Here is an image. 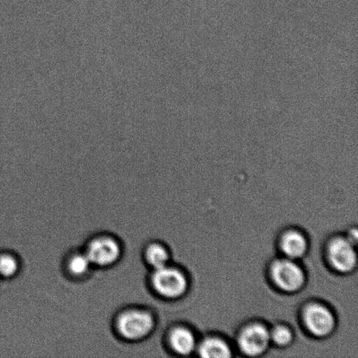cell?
Listing matches in <instances>:
<instances>
[{
  "instance_id": "1",
  "label": "cell",
  "mask_w": 358,
  "mask_h": 358,
  "mask_svg": "<svg viewBox=\"0 0 358 358\" xmlns=\"http://www.w3.org/2000/svg\"><path fill=\"white\" fill-rule=\"evenodd\" d=\"M154 327L152 315L133 310L124 312L117 321V329L122 338L139 340L150 334Z\"/></svg>"
},
{
  "instance_id": "2",
  "label": "cell",
  "mask_w": 358,
  "mask_h": 358,
  "mask_svg": "<svg viewBox=\"0 0 358 358\" xmlns=\"http://www.w3.org/2000/svg\"><path fill=\"white\" fill-rule=\"evenodd\" d=\"M152 284L157 293L168 298L181 296L186 289L184 275L179 270L167 266L156 269L152 275Z\"/></svg>"
},
{
  "instance_id": "3",
  "label": "cell",
  "mask_w": 358,
  "mask_h": 358,
  "mask_svg": "<svg viewBox=\"0 0 358 358\" xmlns=\"http://www.w3.org/2000/svg\"><path fill=\"white\" fill-rule=\"evenodd\" d=\"M86 255L92 265L104 268L117 262L120 258L121 248L113 238L101 237L90 242Z\"/></svg>"
},
{
  "instance_id": "4",
  "label": "cell",
  "mask_w": 358,
  "mask_h": 358,
  "mask_svg": "<svg viewBox=\"0 0 358 358\" xmlns=\"http://www.w3.org/2000/svg\"><path fill=\"white\" fill-rule=\"evenodd\" d=\"M272 276L276 285L285 291H296L304 282V275L300 266L290 259H279L273 263Z\"/></svg>"
},
{
  "instance_id": "5",
  "label": "cell",
  "mask_w": 358,
  "mask_h": 358,
  "mask_svg": "<svg viewBox=\"0 0 358 358\" xmlns=\"http://www.w3.org/2000/svg\"><path fill=\"white\" fill-rule=\"evenodd\" d=\"M269 338V333L264 326L252 324L241 332L238 343L242 352L249 356H257L268 347Z\"/></svg>"
},
{
  "instance_id": "6",
  "label": "cell",
  "mask_w": 358,
  "mask_h": 358,
  "mask_svg": "<svg viewBox=\"0 0 358 358\" xmlns=\"http://www.w3.org/2000/svg\"><path fill=\"white\" fill-rule=\"evenodd\" d=\"M329 257L333 266L340 272H349L356 265L357 255L349 240L338 238L329 247Z\"/></svg>"
},
{
  "instance_id": "7",
  "label": "cell",
  "mask_w": 358,
  "mask_h": 358,
  "mask_svg": "<svg viewBox=\"0 0 358 358\" xmlns=\"http://www.w3.org/2000/svg\"><path fill=\"white\" fill-rule=\"evenodd\" d=\"M307 327L315 336L328 335L334 327V317L331 312L322 305L312 304L304 312Z\"/></svg>"
},
{
  "instance_id": "8",
  "label": "cell",
  "mask_w": 358,
  "mask_h": 358,
  "mask_svg": "<svg viewBox=\"0 0 358 358\" xmlns=\"http://www.w3.org/2000/svg\"><path fill=\"white\" fill-rule=\"evenodd\" d=\"M307 243L304 237L297 231H291L284 235L282 240V249L287 257H301L306 251Z\"/></svg>"
},
{
  "instance_id": "9",
  "label": "cell",
  "mask_w": 358,
  "mask_h": 358,
  "mask_svg": "<svg viewBox=\"0 0 358 358\" xmlns=\"http://www.w3.org/2000/svg\"><path fill=\"white\" fill-rule=\"evenodd\" d=\"M171 346L175 352L181 355H187L195 347V339L192 333L187 329H175L170 336Z\"/></svg>"
},
{
  "instance_id": "10",
  "label": "cell",
  "mask_w": 358,
  "mask_h": 358,
  "mask_svg": "<svg viewBox=\"0 0 358 358\" xmlns=\"http://www.w3.org/2000/svg\"><path fill=\"white\" fill-rule=\"evenodd\" d=\"M199 354L205 358H226L231 355L227 343L217 338L205 340L199 347Z\"/></svg>"
},
{
  "instance_id": "11",
  "label": "cell",
  "mask_w": 358,
  "mask_h": 358,
  "mask_svg": "<svg viewBox=\"0 0 358 358\" xmlns=\"http://www.w3.org/2000/svg\"><path fill=\"white\" fill-rule=\"evenodd\" d=\"M146 261L152 268L157 269L166 266L169 255L168 252L159 244L150 245L146 250Z\"/></svg>"
},
{
  "instance_id": "12",
  "label": "cell",
  "mask_w": 358,
  "mask_h": 358,
  "mask_svg": "<svg viewBox=\"0 0 358 358\" xmlns=\"http://www.w3.org/2000/svg\"><path fill=\"white\" fill-rule=\"evenodd\" d=\"M91 265L92 263L86 254H79L72 256L68 263V268L71 275L80 276L89 272Z\"/></svg>"
},
{
  "instance_id": "13",
  "label": "cell",
  "mask_w": 358,
  "mask_h": 358,
  "mask_svg": "<svg viewBox=\"0 0 358 358\" xmlns=\"http://www.w3.org/2000/svg\"><path fill=\"white\" fill-rule=\"evenodd\" d=\"M19 269V264L16 259L10 255H0V275L3 277H10Z\"/></svg>"
},
{
  "instance_id": "14",
  "label": "cell",
  "mask_w": 358,
  "mask_h": 358,
  "mask_svg": "<svg viewBox=\"0 0 358 358\" xmlns=\"http://www.w3.org/2000/svg\"><path fill=\"white\" fill-rule=\"evenodd\" d=\"M271 338L277 345H286L292 339V334H291L289 329L283 327V326H278V327L273 329Z\"/></svg>"
}]
</instances>
